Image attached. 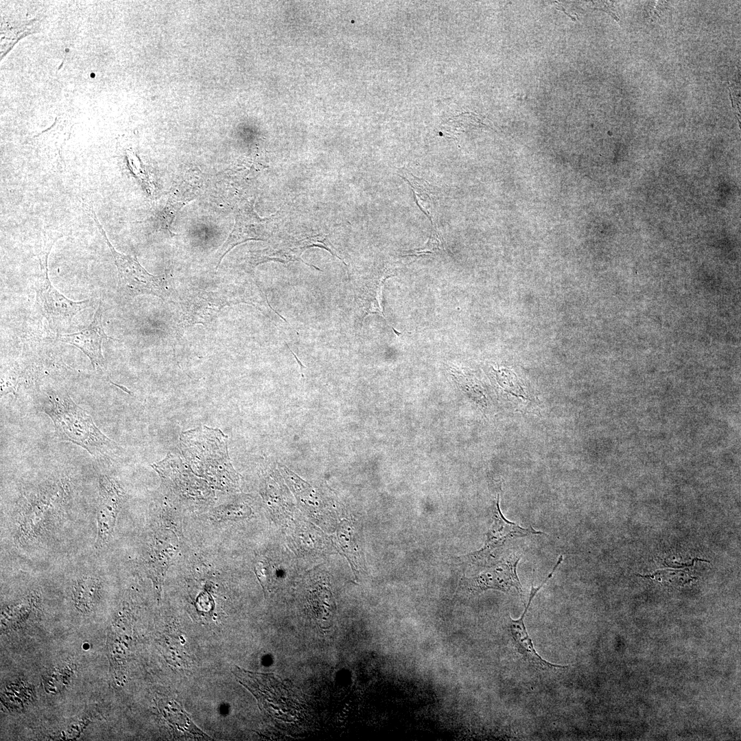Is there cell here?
<instances>
[{"label": "cell", "instance_id": "cell-15", "mask_svg": "<svg viewBox=\"0 0 741 741\" xmlns=\"http://www.w3.org/2000/svg\"><path fill=\"white\" fill-rule=\"evenodd\" d=\"M97 580L91 577H84L78 580L75 585V599L80 606L89 607L97 589Z\"/></svg>", "mask_w": 741, "mask_h": 741}, {"label": "cell", "instance_id": "cell-8", "mask_svg": "<svg viewBox=\"0 0 741 741\" xmlns=\"http://www.w3.org/2000/svg\"><path fill=\"white\" fill-rule=\"evenodd\" d=\"M562 558H558L556 563L554 566L552 572L548 575L542 583L537 587H534L532 585V588L530 593L529 600L528 604L526 606L524 611L519 619L514 620L508 615L507 620V625L508 631L515 643L517 648V651L523 656L524 659L529 663L541 670H551L556 668H565L567 666H562L560 665H555L551 663L541 657V656L537 652L532 639L529 637L524 624V617L529 609L530 604L540 589L546 583V582L550 579L552 575L556 572L558 565L562 563Z\"/></svg>", "mask_w": 741, "mask_h": 741}, {"label": "cell", "instance_id": "cell-1", "mask_svg": "<svg viewBox=\"0 0 741 741\" xmlns=\"http://www.w3.org/2000/svg\"><path fill=\"white\" fill-rule=\"evenodd\" d=\"M41 409L51 419L58 438L77 445L91 455H113L117 444L95 425L92 416L67 393L49 392L41 401Z\"/></svg>", "mask_w": 741, "mask_h": 741}, {"label": "cell", "instance_id": "cell-17", "mask_svg": "<svg viewBox=\"0 0 741 741\" xmlns=\"http://www.w3.org/2000/svg\"><path fill=\"white\" fill-rule=\"evenodd\" d=\"M255 573L263 587L265 589L268 583V571L263 563L259 562L255 567Z\"/></svg>", "mask_w": 741, "mask_h": 741}, {"label": "cell", "instance_id": "cell-11", "mask_svg": "<svg viewBox=\"0 0 741 741\" xmlns=\"http://www.w3.org/2000/svg\"><path fill=\"white\" fill-rule=\"evenodd\" d=\"M309 602L316 622L323 627L329 626L336 610L331 592L325 587H318L310 592Z\"/></svg>", "mask_w": 741, "mask_h": 741}, {"label": "cell", "instance_id": "cell-4", "mask_svg": "<svg viewBox=\"0 0 741 741\" xmlns=\"http://www.w3.org/2000/svg\"><path fill=\"white\" fill-rule=\"evenodd\" d=\"M273 217H261L252 202L244 204L237 212L235 224L230 235L217 250L216 268L224 257L235 246L250 240H266L271 235Z\"/></svg>", "mask_w": 741, "mask_h": 741}, {"label": "cell", "instance_id": "cell-18", "mask_svg": "<svg viewBox=\"0 0 741 741\" xmlns=\"http://www.w3.org/2000/svg\"><path fill=\"white\" fill-rule=\"evenodd\" d=\"M592 4L596 6V8H599L605 12L609 13L613 19L617 21H619V18L616 16V11L613 6V4L608 1H591Z\"/></svg>", "mask_w": 741, "mask_h": 741}, {"label": "cell", "instance_id": "cell-16", "mask_svg": "<svg viewBox=\"0 0 741 741\" xmlns=\"http://www.w3.org/2000/svg\"><path fill=\"white\" fill-rule=\"evenodd\" d=\"M441 239L435 230H432L427 242L425 245L417 249L408 251L405 256H419L423 255L434 254L443 248Z\"/></svg>", "mask_w": 741, "mask_h": 741}, {"label": "cell", "instance_id": "cell-9", "mask_svg": "<svg viewBox=\"0 0 741 741\" xmlns=\"http://www.w3.org/2000/svg\"><path fill=\"white\" fill-rule=\"evenodd\" d=\"M314 246L324 248L333 256L336 255L333 252V247L327 240L326 236L317 235L301 239L290 238L272 245L270 248L263 250L257 256L256 264L268 261H276L282 263L298 261L305 263L301 259L303 252L306 249Z\"/></svg>", "mask_w": 741, "mask_h": 741}, {"label": "cell", "instance_id": "cell-2", "mask_svg": "<svg viewBox=\"0 0 741 741\" xmlns=\"http://www.w3.org/2000/svg\"><path fill=\"white\" fill-rule=\"evenodd\" d=\"M84 207L91 215L99 232L109 248L118 271L119 286L124 292L130 296L149 294L163 299L166 295V289L163 279L149 273L135 257L118 252L110 242L93 206L84 203Z\"/></svg>", "mask_w": 741, "mask_h": 741}, {"label": "cell", "instance_id": "cell-6", "mask_svg": "<svg viewBox=\"0 0 741 741\" xmlns=\"http://www.w3.org/2000/svg\"><path fill=\"white\" fill-rule=\"evenodd\" d=\"M123 491L112 478L103 475L99 479V496L97 510V546L106 543L112 534Z\"/></svg>", "mask_w": 741, "mask_h": 741}, {"label": "cell", "instance_id": "cell-10", "mask_svg": "<svg viewBox=\"0 0 741 741\" xmlns=\"http://www.w3.org/2000/svg\"><path fill=\"white\" fill-rule=\"evenodd\" d=\"M499 502V498L497 496L493 511V524L486 534L485 544L480 551L473 554V558L477 560L484 558L493 550L501 547L508 540L544 534L541 531L534 530L532 526L528 528H524L518 524L507 520L501 513Z\"/></svg>", "mask_w": 741, "mask_h": 741}, {"label": "cell", "instance_id": "cell-12", "mask_svg": "<svg viewBox=\"0 0 741 741\" xmlns=\"http://www.w3.org/2000/svg\"><path fill=\"white\" fill-rule=\"evenodd\" d=\"M390 274H384L380 278L366 283L358 293L357 303L364 312V318L370 314H379L384 317L382 304V290L386 279ZM386 319V318H385Z\"/></svg>", "mask_w": 741, "mask_h": 741}, {"label": "cell", "instance_id": "cell-14", "mask_svg": "<svg viewBox=\"0 0 741 741\" xmlns=\"http://www.w3.org/2000/svg\"><path fill=\"white\" fill-rule=\"evenodd\" d=\"M161 706L165 718L174 727L182 731L190 732L196 737L207 738V736L192 722L185 711L176 702L167 701L166 703L163 702Z\"/></svg>", "mask_w": 741, "mask_h": 741}, {"label": "cell", "instance_id": "cell-7", "mask_svg": "<svg viewBox=\"0 0 741 741\" xmlns=\"http://www.w3.org/2000/svg\"><path fill=\"white\" fill-rule=\"evenodd\" d=\"M102 302L100 301L93 321L87 327L78 332L57 336L59 341L72 344L82 351L97 369L104 367L102 345L103 341L108 339L102 325Z\"/></svg>", "mask_w": 741, "mask_h": 741}, {"label": "cell", "instance_id": "cell-13", "mask_svg": "<svg viewBox=\"0 0 741 741\" xmlns=\"http://www.w3.org/2000/svg\"><path fill=\"white\" fill-rule=\"evenodd\" d=\"M336 540L348 559L355 574L362 570V556L355 539L354 530L351 523L343 520L336 530Z\"/></svg>", "mask_w": 741, "mask_h": 741}, {"label": "cell", "instance_id": "cell-3", "mask_svg": "<svg viewBox=\"0 0 741 741\" xmlns=\"http://www.w3.org/2000/svg\"><path fill=\"white\" fill-rule=\"evenodd\" d=\"M39 257L43 274L36 289V298L43 316L51 329H63L89 305V301H73L60 293L51 285L48 277L47 258Z\"/></svg>", "mask_w": 741, "mask_h": 741}, {"label": "cell", "instance_id": "cell-5", "mask_svg": "<svg viewBox=\"0 0 741 741\" xmlns=\"http://www.w3.org/2000/svg\"><path fill=\"white\" fill-rule=\"evenodd\" d=\"M235 673L240 682L256 696L262 708L274 715L292 714V701L287 697L289 694L281 683L270 674L248 673L238 669Z\"/></svg>", "mask_w": 741, "mask_h": 741}]
</instances>
